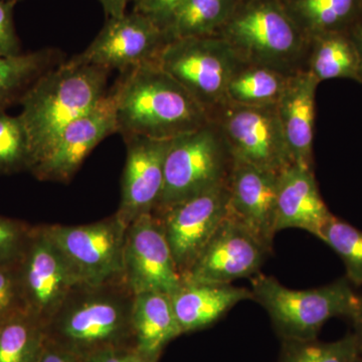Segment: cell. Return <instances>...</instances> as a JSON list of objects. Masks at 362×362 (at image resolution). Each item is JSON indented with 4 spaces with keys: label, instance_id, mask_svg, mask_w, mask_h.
Here are the masks:
<instances>
[{
    "label": "cell",
    "instance_id": "obj_1",
    "mask_svg": "<svg viewBox=\"0 0 362 362\" xmlns=\"http://www.w3.org/2000/svg\"><path fill=\"white\" fill-rule=\"evenodd\" d=\"M135 294L126 281L78 285L45 325V339L78 361L98 352L135 349Z\"/></svg>",
    "mask_w": 362,
    "mask_h": 362
},
{
    "label": "cell",
    "instance_id": "obj_2",
    "mask_svg": "<svg viewBox=\"0 0 362 362\" xmlns=\"http://www.w3.org/2000/svg\"><path fill=\"white\" fill-rule=\"evenodd\" d=\"M114 90L117 126L123 137L138 135L171 140L213 120L206 109L157 63L126 71Z\"/></svg>",
    "mask_w": 362,
    "mask_h": 362
},
{
    "label": "cell",
    "instance_id": "obj_3",
    "mask_svg": "<svg viewBox=\"0 0 362 362\" xmlns=\"http://www.w3.org/2000/svg\"><path fill=\"white\" fill-rule=\"evenodd\" d=\"M110 71L70 59L45 71L33 83L20 102V117L32 146V168L69 124L106 96Z\"/></svg>",
    "mask_w": 362,
    "mask_h": 362
},
{
    "label": "cell",
    "instance_id": "obj_4",
    "mask_svg": "<svg viewBox=\"0 0 362 362\" xmlns=\"http://www.w3.org/2000/svg\"><path fill=\"white\" fill-rule=\"evenodd\" d=\"M240 61L291 75L304 70L310 39L293 20L282 0L239 2L218 33Z\"/></svg>",
    "mask_w": 362,
    "mask_h": 362
},
{
    "label": "cell",
    "instance_id": "obj_5",
    "mask_svg": "<svg viewBox=\"0 0 362 362\" xmlns=\"http://www.w3.org/2000/svg\"><path fill=\"white\" fill-rule=\"evenodd\" d=\"M251 291L281 339H315L328 320L350 319L362 301L346 277L314 289L294 290L259 273L252 278Z\"/></svg>",
    "mask_w": 362,
    "mask_h": 362
},
{
    "label": "cell",
    "instance_id": "obj_6",
    "mask_svg": "<svg viewBox=\"0 0 362 362\" xmlns=\"http://www.w3.org/2000/svg\"><path fill=\"white\" fill-rule=\"evenodd\" d=\"M233 158L214 120L171 140L164 162V185L153 214L228 183Z\"/></svg>",
    "mask_w": 362,
    "mask_h": 362
},
{
    "label": "cell",
    "instance_id": "obj_7",
    "mask_svg": "<svg viewBox=\"0 0 362 362\" xmlns=\"http://www.w3.org/2000/svg\"><path fill=\"white\" fill-rule=\"evenodd\" d=\"M242 63L218 35L171 40L157 59L162 70L175 78L211 119L228 102V83Z\"/></svg>",
    "mask_w": 362,
    "mask_h": 362
},
{
    "label": "cell",
    "instance_id": "obj_8",
    "mask_svg": "<svg viewBox=\"0 0 362 362\" xmlns=\"http://www.w3.org/2000/svg\"><path fill=\"white\" fill-rule=\"evenodd\" d=\"M233 160L281 173L293 164L277 105L244 106L226 102L213 116Z\"/></svg>",
    "mask_w": 362,
    "mask_h": 362
},
{
    "label": "cell",
    "instance_id": "obj_9",
    "mask_svg": "<svg viewBox=\"0 0 362 362\" xmlns=\"http://www.w3.org/2000/svg\"><path fill=\"white\" fill-rule=\"evenodd\" d=\"M45 228L84 284L124 279L127 226L116 214L88 225H45Z\"/></svg>",
    "mask_w": 362,
    "mask_h": 362
},
{
    "label": "cell",
    "instance_id": "obj_10",
    "mask_svg": "<svg viewBox=\"0 0 362 362\" xmlns=\"http://www.w3.org/2000/svg\"><path fill=\"white\" fill-rule=\"evenodd\" d=\"M18 270L28 310L44 325L66 298L84 284L45 232V226H33Z\"/></svg>",
    "mask_w": 362,
    "mask_h": 362
},
{
    "label": "cell",
    "instance_id": "obj_11",
    "mask_svg": "<svg viewBox=\"0 0 362 362\" xmlns=\"http://www.w3.org/2000/svg\"><path fill=\"white\" fill-rule=\"evenodd\" d=\"M124 280L135 295L156 291L173 296L183 284L163 223L156 214H143L128 226Z\"/></svg>",
    "mask_w": 362,
    "mask_h": 362
},
{
    "label": "cell",
    "instance_id": "obj_12",
    "mask_svg": "<svg viewBox=\"0 0 362 362\" xmlns=\"http://www.w3.org/2000/svg\"><path fill=\"white\" fill-rule=\"evenodd\" d=\"M230 214L228 182L154 214L160 218L181 277Z\"/></svg>",
    "mask_w": 362,
    "mask_h": 362
},
{
    "label": "cell",
    "instance_id": "obj_13",
    "mask_svg": "<svg viewBox=\"0 0 362 362\" xmlns=\"http://www.w3.org/2000/svg\"><path fill=\"white\" fill-rule=\"evenodd\" d=\"M166 44L160 26L147 16L131 11L119 18H109L89 47L71 59L124 74L137 66L157 63Z\"/></svg>",
    "mask_w": 362,
    "mask_h": 362
},
{
    "label": "cell",
    "instance_id": "obj_14",
    "mask_svg": "<svg viewBox=\"0 0 362 362\" xmlns=\"http://www.w3.org/2000/svg\"><path fill=\"white\" fill-rule=\"evenodd\" d=\"M272 254L249 230L228 214L199 258L182 276V283L232 284L254 277Z\"/></svg>",
    "mask_w": 362,
    "mask_h": 362
},
{
    "label": "cell",
    "instance_id": "obj_15",
    "mask_svg": "<svg viewBox=\"0 0 362 362\" xmlns=\"http://www.w3.org/2000/svg\"><path fill=\"white\" fill-rule=\"evenodd\" d=\"M117 132V98L113 89L94 108L69 124L30 173L40 181L69 182L93 149Z\"/></svg>",
    "mask_w": 362,
    "mask_h": 362
},
{
    "label": "cell",
    "instance_id": "obj_16",
    "mask_svg": "<svg viewBox=\"0 0 362 362\" xmlns=\"http://www.w3.org/2000/svg\"><path fill=\"white\" fill-rule=\"evenodd\" d=\"M127 147L117 218L126 226L153 214L164 185V162L171 140L144 136L124 137Z\"/></svg>",
    "mask_w": 362,
    "mask_h": 362
},
{
    "label": "cell",
    "instance_id": "obj_17",
    "mask_svg": "<svg viewBox=\"0 0 362 362\" xmlns=\"http://www.w3.org/2000/svg\"><path fill=\"white\" fill-rule=\"evenodd\" d=\"M235 161V160H233ZM280 173L235 161L230 180V214L273 252Z\"/></svg>",
    "mask_w": 362,
    "mask_h": 362
},
{
    "label": "cell",
    "instance_id": "obj_18",
    "mask_svg": "<svg viewBox=\"0 0 362 362\" xmlns=\"http://www.w3.org/2000/svg\"><path fill=\"white\" fill-rule=\"evenodd\" d=\"M319 192L313 169L293 163L279 175L276 230L300 228L322 239L332 218Z\"/></svg>",
    "mask_w": 362,
    "mask_h": 362
},
{
    "label": "cell",
    "instance_id": "obj_19",
    "mask_svg": "<svg viewBox=\"0 0 362 362\" xmlns=\"http://www.w3.org/2000/svg\"><path fill=\"white\" fill-rule=\"evenodd\" d=\"M318 81L308 71L290 75L277 110L293 163L313 169L314 127Z\"/></svg>",
    "mask_w": 362,
    "mask_h": 362
},
{
    "label": "cell",
    "instance_id": "obj_20",
    "mask_svg": "<svg viewBox=\"0 0 362 362\" xmlns=\"http://www.w3.org/2000/svg\"><path fill=\"white\" fill-rule=\"evenodd\" d=\"M252 300L251 289L232 284L183 283L171 296L182 333L213 325L240 302Z\"/></svg>",
    "mask_w": 362,
    "mask_h": 362
},
{
    "label": "cell",
    "instance_id": "obj_21",
    "mask_svg": "<svg viewBox=\"0 0 362 362\" xmlns=\"http://www.w3.org/2000/svg\"><path fill=\"white\" fill-rule=\"evenodd\" d=\"M132 329L137 351L146 358H158L162 349L182 334L170 295L156 291L135 295Z\"/></svg>",
    "mask_w": 362,
    "mask_h": 362
},
{
    "label": "cell",
    "instance_id": "obj_22",
    "mask_svg": "<svg viewBox=\"0 0 362 362\" xmlns=\"http://www.w3.org/2000/svg\"><path fill=\"white\" fill-rule=\"evenodd\" d=\"M288 13L311 39L321 33L349 32L362 21V0H282Z\"/></svg>",
    "mask_w": 362,
    "mask_h": 362
},
{
    "label": "cell",
    "instance_id": "obj_23",
    "mask_svg": "<svg viewBox=\"0 0 362 362\" xmlns=\"http://www.w3.org/2000/svg\"><path fill=\"white\" fill-rule=\"evenodd\" d=\"M306 71L319 83L333 78L359 82L358 52L349 33H325L311 37Z\"/></svg>",
    "mask_w": 362,
    "mask_h": 362
},
{
    "label": "cell",
    "instance_id": "obj_24",
    "mask_svg": "<svg viewBox=\"0 0 362 362\" xmlns=\"http://www.w3.org/2000/svg\"><path fill=\"white\" fill-rule=\"evenodd\" d=\"M61 58L59 52L52 49L0 57V112L20 103L40 76L62 63Z\"/></svg>",
    "mask_w": 362,
    "mask_h": 362
},
{
    "label": "cell",
    "instance_id": "obj_25",
    "mask_svg": "<svg viewBox=\"0 0 362 362\" xmlns=\"http://www.w3.org/2000/svg\"><path fill=\"white\" fill-rule=\"evenodd\" d=\"M240 0H185L164 30L168 42L218 35Z\"/></svg>",
    "mask_w": 362,
    "mask_h": 362
},
{
    "label": "cell",
    "instance_id": "obj_26",
    "mask_svg": "<svg viewBox=\"0 0 362 362\" xmlns=\"http://www.w3.org/2000/svg\"><path fill=\"white\" fill-rule=\"evenodd\" d=\"M289 77L275 69L243 62L228 83L226 100L244 106L277 105Z\"/></svg>",
    "mask_w": 362,
    "mask_h": 362
},
{
    "label": "cell",
    "instance_id": "obj_27",
    "mask_svg": "<svg viewBox=\"0 0 362 362\" xmlns=\"http://www.w3.org/2000/svg\"><path fill=\"white\" fill-rule=\"evenodd\" d=\"M45 342L44 324L21 312L0 324V362H37Z\"/></svg>",
    "mask_w": 362,
    "mask_h": 362
},
{
    "label": "cell",
    "instance_id": "obj_28",
    "mask_svg": "<svg viewBox=\"0 0 362 362\" xmlns=\"http://www.w3.org/2000/svg\"><path fill=\"white\" fill-rule=\"evenodd\" d=\"M361 352L354 333L333 342L282 339L279 362H356Z\"/></svg>",
    "mask_w": 362,
    "mask_h": 362
},
{
    "label": "cell",
    "instance_id": "obj_29",
    "mask_svg": "<svg viewBox=\"0 0 362 362\" xmlns=\"http://www.w3.org/2000/svg\"><path fill=\"white\" fill-rule=\"evenodd\" d=\"M32 162L30 137L20 115L0 112V176L30 173Z\"/></svg>",
    "mask_w": 362,
    "mask_h": 362
},
{
    "label": "cell",
    "instance_id": "obj_30",
    "mask_svg": "<svg viewBox=\"0 0 362 362\" xmlns=\"http://www.w3.org/2000/svg\"><path fill=\"white\" fill-rule=\"evenodd\" d=\"M321 240L342 259L349 282L362 286V230L333 214L324 228Z\"/></svg>",
    "mask_w": 362,
    "mask_h": 362
},
{
    "label": "cell",
    "instance_id": "obj_31",
    "mask_svg": "<svg viewBox=\"0 0 362 362\" xmlns=\"http://www.w3.org/2000/svg\"><path fill=\"white\" fill-rule=\"evenodd\" d=\"M33 226L0 216V266L20 263L32 237Z\"/></svg>",
    "mask_w": 362,
    "mask_h": 362
},
{
    "label": "cell",
    "instance_id": "obj_32",
    "mask_svg": "<svg viewBox=\"0 0 362 362\" xmlns=\"http://www.w3.org/2000/svg\"><path fill=\"white\" fill-rule=\"evenodd\" d=\"M28 311L21 288L18 264L0 266V324Z\"/></svg>",
    "mask_w": 362,
    "mask_h": 362
},
{
    "label": "cell",
    "instance_id": "obj_33",
    "mask_svg": "<svg viewBox=\"0 0 362 362\" xmlns=\"http://www.w3.org/2000/svg\"><path fill=\"white\" fill-rule=\"evenodd\" d=\"M20 0H0V57L21 54L13 21L14 6Z\"/></svg>",
    "mask_w": 362,
    "mask_h": 362
},
{
    "label": "cell",
    "instance_id": "obj_34",
    "mask_svg": "<svg viewBox=\"0 0 362 362\" xmlns=\"http://www.w3.org/2000/svg\"><path fill=\"white\" fill-rule=\"evenodd\" d=\"M185 0H132L134 13L147 16L165 30Z\"/></svg>",
    "mask_w": 362,
    "mask_h": 362
},
{
    "label": "cell",
    "instance_id": "obj_35",
    "mask_svg": "<svg viewBox=\"0 0 362 362\" xmlns=\"http://www.w3.org/2000/svg\"><path fill=\"white\" fill-rule=\"evenodd\" d=\"M149 359L136 349H123L98 352L80 362H146Z\"/></svg>",
    "mask_w": 362,
    "mask_h": 362
},
{
    "label": "cell",
    "instance_id": "obj_36",
    "mask_svg": "<svg viewBox=\"0 0 362 362\" xmlns=\"http://www.w3.org/2000/svg\"><path fill=\"white\" fill-rule=\"evenodd\" d=\"M37 362H80L75 356L68 354L45 339L44 347Z\"/></svg>",
    "mask_w": 362,
    "mask_h": 362
},
{
    "label": "cell",
    "instance_id": "obj_37",
    "mask_svg": "<svg viewBox=\"0 0 362 362\" xmlns=\"http://www.w3.org/2000/svg\"><path fill=\"white\" fill-rule=\"evenodd\" d=\"M109 18H119L126 13V7L132 0H99Z\"/></svg>",
    "mask_w": 362,
    "mask_h": 362
},
{
    "label": "cell",
    "instance_id": "obj_38",
    "mask_svg": "<svg viewBox=\"0 0 362 362\" xmlns=\"http://www.w3.org/2000/svg\"><path fill=\"white\" fill-rule=\"evenodd\" d=\"M350 37L356 45L359 56V83L362 84V21L349 30Z\"/></svg>",
    "mask_w": 362,
    "mask_h": 362
},
{
    "label": "cell",
    "instance_id": "obj_39",
    "mask_svg": "<svg viewBox=\"0 0 362 362\" xmlns=\"http://www.w3.org/2000/svg\"><path fill=\"white\" fill-rule=\"evenodd\" d=\"M349 320L351 321L352 325H354V334L356 335L362 351V301L357 310L354 312V315L350 317Z\"/></svg>",
    "mask_w": 362,
    "mask_h": 362
},
{
    "label": "cell",
    "instance_id": "obj_40",
    "mask_svg": "<svg viewBox=\"0 0 362 362\" xmlns=\"http://www.w3.org/2000/svg\"><path fill=\"white\" fill-rule=\"evenodd\" d=\"M356 362H362V352H361V354H359V356L357 357V359H356Z\"/></svg>",
    "mask_w": 362,
    "mask_h": 362
},
{
    "label": "cell",
    "instance_id": "obj_41",
    "mask_svg": "<svg viewBox=\"0 0 362 362\" xmlns=\"http://www.w3.org/2000/svg\"><path fill=\"white\" fill-rule=\"evenodd\" d=\"M157 359H149V361H147L146 362H156Z\"/></svg>",
    "mask_w": 362,
    "mask_h": 362
}]
</instances>
